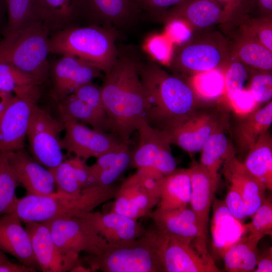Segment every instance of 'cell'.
<instances>
[{
  "label": "cell",
  "mask_w": 272,
  "mask_h": 272,
  "mask_svg": "<svg viewBox=\"0 0 272 272\" xmlns=\"http://www.w3.org/2000/svg\"><path fill=\"white\" fill-rule=\"evenodd\" d=\"M139 71V63L129 58L118 56L105 73L100 86L111 132L128 145L131 134L145 118L147 107Z\"/></svg>",
  "instance_id": "6da1fadb"
},
{
  "label": "cell",
  "mask_w": 272,
  "mask_h": 272,
  "mask_svg": "<svg viewBox=\"0 0 272 272\" xmlns=\"http://www.w3.org/2000/svg\"><path fill=\"white\" fill-rule=\"evenodd\" d=\"M147 107L145 118L154 128L168 132L194 111L197 98L188 82L155 63L140 64Z\"/></svg>",
  "instance_id": "7a4b0ae2"
},
{
  "label": "cell",
  "mask_w": 272,
  "mask_h": 272,
  "mask_svg": "<svg viewBox=\"0 0 272 272\" xmlns=\"http://www.w3.org/2000/svg\"><path fill=\"white\" fill-rule=\"evenodd\" d=\"M169 236L158 230H147L139 238L107 243L99 254H87L83 260L90 271L165 272L164 252Z\"/></svg>",
  "instance_id": "3957f363"
},
{
  "label": "cell",
  "mask_w": 272,
  "mask_h": 272,
  "mask_svg": "<svg viewBox=\"0 0 272 272\" xmlns=\"http://www.w3.org/2000/svg\"><path fill=\"white\" fill-rule=\"evenodd\" d=\"M118 188L112 184L91 185L76 195L57 191L46 195L27 194L18 198L14 212L24 223L78 217L114 198Z\"/></svg>",
  "instance_id": "277c9868"
},
{
  "label": "cell",
  "mask_w": 272,
  "mask_h": 272,
  "mask_svg": "<svg viewBox=\"0 0 272 272\" xmlns=\"http://www.w3.org/2000/svg\"><path fill=\"white\" fill-rule=\"evenodd\" d=\"M113 28L89 25L73 26L50 34V53L70 55L107 72L118 55Z\"/></svg>",
  "instance_id": "5b68a950"
},
{
  "label": "cell",
  "mask_w": 272,
  "mask_h": 272,
  "mask_svg": "<svg viewBox=\"0 0 272 272\" xmlns=\"http://www.w3.org/2000/svg\"><path fill=\"white\" fill-rule=\"evenodd\" d=\"M50 32L39 20L22 26L0 41V60L32 77L41 85L49 78Z\"/></svg>",
  "instance_id": "8992f818"
},
{
  "label": "cell",
  "mask_w": 272,
  "mask_h": 272,
  "mask_svg": "<svg viewBox=\"0 0 272 272\" xmlns=\"http://www.w3.org/2000/svg\"><path fill=\"white\" fill-rule=\"evenodd\" d=\"M230 56L229 41L211 28L194 32L187 41L178 45L169 65L192 75L213 69L224 70Z\"/></svg>",
  "instance_id": "52a82bcc"
},
{
  "label": "cell",
  "mask_w": 272,
  "mask_h": 272,
  "mask_svg": "<svg viewBox=\"0 0 272 272\" xmlns=\"http://www.w3.org/2000/svg\"><path fill=\"white\" fill-rule=\"evenodd\" d=\"M161 178L137 170L118 187L111 211L135 220L148 216L159 201Z\"/></svg>",
  "instance_id": "ba28073f"
},
{
  "label": "cell",
  "mask_w": 272,
  "mask_h": 272,
  "mask_svg": "<svg viewBox=\"0 0 272 272\" xmlns=\"http://www.w3.org/2000/svg\"><path fill=\"white\" fill-rule=\"evenodd\" d=\"M64 125L47 111L34 106L27 137L32 157L48 169L57 167L64 160L60 133Z\"/></svg>",
  "instance_id": "9c48e42d"
},
{
  "label": "cell",
  "mask_w": 272,
  "mask_h": 272,
  "mask_svg": "<svg viewBox=\"0 0 272 272\" xmlns=\"http://www.w3.org/2000/svg\"><path fill=\"white\" fill-rule=\"evenodd\" d=\"M137 130L139 143L132 152L131 165L137 169H148L163 176L175 171L176 161L167 133L151 126L145 118L141 121Z\"/></svg>",
  "instance_id": "30bf717a"
},
{
  "label": "cell",
  "mask_w": 272,
  "mask_h": 272,
  "mask_svg": "<svg viewBox=\"0 0 272 272\" xmlns=\"http://www.w3.org/2000/svg\"><path fill=\"white\" fill-rule=\"evenodd\" d=\"M47 223L54 243L65 255L79 258L82 252L98 254L107 245L106 240L80 217L60 218Z\"/></svg>",
  "instance_id": "8fae6325"
},
{
  "label": "cell",
  "mask_w": 272,
  "mask_h": 272,
  "mask_svg": "<svg viewBox=\"0 0 272 272\" xmlns=\"http://www.w3.org/2000/svg\"><path fill=\"white\" fill-rule=\"evenodd\" d=\"M64 135L61 146L68 155L74 154L85 160L113 151L123 143L114 134L91 129L76 120L60 118Z\"/></svg>",
  "instance_id": "7c38bea8"
},
{
  "label": "cell",
  "mask_w": 272,
  "mask_h": 272,
  "mask_svg": "<svg viewBox=\"0 0 272 272\" xmlns=\"http://www.w3.org/2000/svg\"><path fill=\"white\" fill-rule=\"evenodd\" d=\"M191 182L189 206L199 229L196 250L205 258L213 259L207 248L209 215L220 177L212 175L199 163L194 161L188 168Z\"/></svg>",
  "instance_id": "4fadbf2b"
},
{
  "label": "cell",
  "mask_w": 272,
  "mask_h": 272,
  "mask_svg": "<svg viewBox=\"0 0 272 272\" xmlns=\"http://www.w3.org/2000/svg\"><path fill=\"white\" fill-rule=\"evenodd\" d=\"M101 71L75 56L62 55L49 62V78L52 83L53 96L58 101L72 94L85 84L98 77Z\"/></svg>",
  "instance_id": "5bb4252c"
},
{
  "label": "cell",
  "mask_w": 272,
  "mask_h": 272,
  "mask_svg": "<svg viewBox=\"0 0 272 272\" xmlns=\"http://www.w3.org/2000/svg\"><path fill=\"white\" fill-rule=\"evenodd\" d=\"M37 102L14 95L0 115V152L25 149L34 106Z\"/></svg>",
  "instance_id": "9a60e30c"
},
{
  "label": "cell",
  "mask_w": 272,
  "mask_h": 272,
  "mask_svg": "<svg viewBox=\"0 0 272 272\" xmlns=\"http://www.w3.org/2000/svg\"><path fill=\"white\" fill-rule=\"evenodd\" d=\"M77 21L87 25L120 27L135 19L141 12L133 0H76Z\"/></svg>",
  "instance_id": "2e32d148"
},
{
  "label": "cell",
  "mask_w": 272,
  "mask_h": 272,
  "mask_svg": "<svg viewBox=\"0 0 272 272\" xmlns=\"http://www.w3.org/2000/svg\"><path fill=\"white\" fill-rule=\"evenodd\" d=\"M33 252L40 269L43 272L71 271L79 263L80 258L63 254L52 238L47 222L25 223Z\"/></svg>",
  "instance_id": "e0dca14e"
},
{
  "label": "cell",
  "mask_w": 272,
  "mask_h": 272,
  "mask_svg": "<svg viewBox=\"0 0 272 272\" xmlns=\"http://www.w3.org/2000/svg\"><path fill=\"white\" fill-rule=\"evenodd\" d=\"M6 153L19 185L27 194L46 195L56 192L51 170L35 160L25 149Z\"/></svg>",
  "instance_id": "ac0fdd59"
},
{
  "label": "cell",
  "mask_w": 272,
  "mask_h": 272,
  "mask_svg": "<svg viewBox=\"0 0 272 272\" xmlns=\"http://www.w3.org/2000/svg\"><path fill=\"white\" fill-rule=\"evenodd\" d=\"M222 123L214 113L194 111L186 119L166 132L171 144L189 153L199 152L211 135Z\"/></svg>",
  "instance_id": "d6986e66"
},
{
  "label": "cell",
  "mask_w": 272,
  "mask_h": 272,
  "mask_svg": "<svg viewBox=\"0 0 272 272\" xmlns=\"http://www.w3.org/2000/svg\"><path fill=\"white\" fill-rule=\"evenodd\" d=\"M163 260L165 272H220L214 259L204 257L192 241L168 234Z\"/></svg>",
  "instance_id": "ffe728a7"
},
{
  "label": "cell",
  "mask_w": 272,
  "mask_h": 272,
  "mask_svg": "<svg viewBox=\"0 0 272 272\" xmlns=\"http://www.w3.org/2000/svg\"><path fill=\"white\" fill-rule=\"evenodd\" d=\"M172 19L184 21L193 32L227 22L224 11L212 0H184L169 9L159 20Z\"/></svg>",
  "instance_id": "44dd1931"
},
{
  "label": "cell",
  "mask_w": 272,
  "mask_h": 272,
  "mask_svg": "<svg viewBox=\"0 0 272 272\" xmlns=\"http://www.w3.org/2000/svg\"><path fill=\"white\" fill-rule=\"evenodd\" d=\"M78 217L88 222L107 243L137 239L147 230L138 220L112 211L108 213L91 211Z\"/></svg>",
  "instance_id": "7402d4cb"
},
{
  "label": "cell",
  "mask_w": 272,
  "mask_h": 272,
  "mask_svg": "<svg viewBox=\"0 0 272 272\" xmlns=\"http://www.w3.org/2000/svg\"><path fill=\"white\" fill-rule=\"evenodd\" d=\"M15 212L0 217V250L20 263L40 270L33 252L29 234Z\"/></svg>",
  "instance_id": "603a6c76"
},
{
  "label": "cell",
  "mask_w": 272,
  "mask_h": 272,
  "mask_svg": "<svg viewBox=\"0 0 272 272\" xmlns=\"http://www.w3.org/2000/svg\"><path fill=\"white\" fill-rule=\"evenodd\" d=\"M212 205L211 255L217 259L223 258L227 250L247 232L245 224L231 214L224 199L215 197Z\"/></svg>",
  "instance_id": "cb8c5ba5"
},
{
  "label": "cell",
  "mask_w": 272,
  "mask_h": 272,
  "mask_svg": "<svg viewBox=\"0 0 272 272\" xmlns=\"http://www.w3.org/2000/svg\"><path fill=\"white\" fill-rule=\"evenodd\" d=\"M223 174L228 184L234 186L241 193L247 215L250 217L265 199L266 187L247 170L235 155L223 165Z\"/></svg>",
  "instance_id": "d4e9b609"
},
{
  "label": "cell",
  "mask_w": 272,
  "mask_h": 272,
  "mask_svg": "<svg viewBox=\"0 0 272 272\" xmlns=\"http://www.w3.org/2000/svg\"><path fill=\"white\" fill-rule=\"evenodd\" d=\"M148 216L156 228L167 234L192 241L196 249L199 229L196 217L190 207L170 210L155 208Z\"/></svg>",
  "instance_id": "484cf974"
},
{
  "label": "cell",
  "mask_w": 272,
  "mask_h": 272,
  "mask_svg": "<svg viewBox=\"0 0 272 272\" xmlns=\"http://www.w3.org/2000/svg\"><path fill=\"white\" fill-rule=\"evenodd\" d=\"M132 152L128 145L123 143L116 149L97 158L89 166L91 185L109 186L131 165Z\"/></svg>",
  "instance_id": "4316f807"
},
{
  "label": "cell",
  "mask_w": 272,
  "mask_h": 272,
  "mask_svg": "<svg viewBox=\"0 0 272 272\" xmlns=\"http://www.w3.org/2000/svg\"><path fill=\"white\" fill-rule=\"evenodd\" d=\"M160 200L156 208L174 210L189 206L191 182L188 168L176 169L159 180Z\"/></svg>",
  "instance_id": "83f0119b"
},
{
  "label": "cell",
  "mask_w": 272,
  "mask_h": 272,
  "mask_svg": "<svg viewBox=\"0 0 272 272\" xmlns=\"http://www.w3.org/2000/svg\"><path fill=\"white\" fill-rule=\"evenodd\" d=\"M35 4L37 19L50 34L77 22L76 0H35Z\"/></svg>",
  "instance_id": "f1b7e54d"
},
{
  "label": "cell",
  "mask_w": 272,
  "mask_h": 272,
  "mask_svg": "<svg viewBox=\"0 0 272 272\" xmlns=\"http://www.w3.org/2000/svg\"><path fill=\"white\" fill-rule=\"evenodd\" d=\"M262 238L247 232L225 253L223 259L228 272L254 271L259 256L258 244Z\"/></svg>",
  "instance_id": "f546056e"
},
{
  "label": "cell",
  "mask_w": 272,
  "mask_h": 272,
  "mask_svg": "<svg viewBox=\"0 0 272 272\" xmlns=\"http://www.w3.org/2000/svg\"><path fill=\"white\" fill-rule=\"evenodd\" d=\"M229 41L230 54L248 67L258 71L271 72L272 51L249 38L231 34Z\"/></svg>",
  "instance_id": "4dcf8cb0"
},
{
  "label": "cell",
  "mask_w": 272,
  "mask_h": 272,
  "mask_svg": "<svg viewBox=\"0 0 272 272\" xmlns=\"http://www.w3.org/2000/svg\"><path fill=\"white\" fill-rule=\"evenodd\" d=\"M243 165L267 190H272V138L266 131L247 152Z\"/></svg>",
  "instance_id": "1f68e13d"
},
{
  "label": "cell",
  "mask_w": 272,
  "mask_h": 272,
  "mask_svg": "<svg viewBox=\"0 0 272 272\" xmlns=\"http://www.w3.org/2000/svg\"><path fill=\"white\" fill-rule=\"evenodd\" d=\"M272 123L271 100L244 118L235 130V138L240 150L246 152L258 139L267 131Z\"/></svg>",
  "instance_id": "d6a6232c"
},
{
  "label": "cell",
  "mask_w": 272,
  "mask_h": 272,
  "mask_svg": "<svg viewBox=\"0 0 272 272\" xmlns=\"http://www.w3.org/2000/svg\"><path fill=\"white\" fill-rule=\"evenodd\" d=\"M40 85L34 78L12 64L0 60V92L14 93L38 102Z\"/></svg>",
  "instance_id": "836d02e7"
},
{
  "label": "cell",
  "mask_w": 272,
  "mask_h": 272,
  "mask_svg": "<svg viewBox=\"0 0 272 272\" xmlns=\"http://www.w3.org/2000/svg\"><path fill=\"white\" fill-rule=\"evenodd\" d=\"M222 123L211 135L200 151L199 163L215 177H220L219 171L235 152L223 129Z\"/></svg>",
  "instance_id": "e575fe53"
},
{
  "label": "cell",
  "mask_w": 272,
  "mask_h": 272,
  "mask_svg": "<svg viewBox=\"0 0 272 272\" xmlns=\"http://www.w3.org/2000/svg\"><path fill=\"white\" fill-rule=\"evenodd\" d=\"M58 109L60 118L74 119L88 124L94 129L111 133L108 117L101 114L73 94H70L60 101Z\"/></svg>",
  "instance_id": "d590c367"
},
{
  "label": "cell",
  "mask_w": 272,
  "mask_h": 272,
  "mask_svg": "<svg viewBox=\"0 0 272 272\" xmlns=\"http://www.w3.org/2000/svg\"><path fill=\"white\" fill-rule=\"evenodd\" d=\"M231 34L242 35L260 43L272 51V17L250 15L222 25Z\"/></svg>",
  "instance_id": "8d00e7d4"
},
{
  "label": "cell",
  "mask_w": 272,
  "mask_h": 272,
  "mask_svg": "<svg viewBox=\"0 0 272 272\" xmlns=\"http://www.w3.org/2000/svg\"><path fill=\"white\" fill-rule=\"evenodd\" d=\"M223 70L213 69L191 76L187 82L198 99L211 101L222 98L224 91Z\"/></svg>",
  "instance_id": "74e56055"
},
{
  "label": "cell",
  "mask_w": 272,
  "mask_h": 272,
  "mask_svg": "<svg viewBox=\"0 0 272 272\" xmlns=\"http://www.w3.org/2000/svg\"><path fill=\"white\" fill-rule=\"evenodd\" d=\"M16 177L10 166L6 153L0 154V217L14 212L18 197L19 186Z\"/></svg>",
  "instance_id": "f35d334b"
},
{
  "label": "cell",
  "mask_w": 272,
  "mask_h": 272,
  "mask_svg": "<svg viewBox=\"0 0 272 272\" xmlns=\"http://www.w3.org/2000/svg\"><path fill=\"white\" fill-rule=\"evenodd\" d=\"M248 68L243 62L231 55L230 60L223 70L224 91L220 99L228 104L243 90Z\"/></svg>",
  "instance_id": "ab89813d"
},
{
  "label": "cell",
  "mask_w": 272,
  "mask_h": 272,
  "mask_svg": "<svg viewBox=\"0 0 272 272\" xmlns=\"http://www.w3.org/2000/svg\"><path fill=\"white\" fill-rule=\"evenodd\" d=\"M6 3L8 22L3 37L31 21L38 20L35 0H6Z\"/></svg>",
  "instance_id": "60d3db41"
},
{
  "label": "cell",
  "mask_w": 272,
  "mask_h": 272,
  "mask_svg": "<svg viewBox=\"0 0 272 272\" xmlns=\"http://www.w3.org/2000/svg\"><path fill=\"white\" fill-rule=\"evenodd\" d=\"M250 222L245 224L248 233L263 238L272 235V200L271 196H266L261 205L250 217Z\"/></svg>",
  "instance_id": "b9f144b4"
},
{
  "label": "cell",
  "mask_w": 272,
  "mask_h": 272,
  "mask_svg": "<svg viewBox=\"0 0 272 272\" xmlns=\"http://www.w3.org/2000/svg\"><path fill=\"white\" fill-rule=\"evenodd\" d=\"M49 170L53 175L57 192L72 195H79L82 193L84 188L79 183L67 159H64L55 168Z\"/></svg>",
  "instance_id": "7bdbcfd3"
},
{
  "label": "cell",
  "mask_w": 272,
  "mask_h": 272,
  "mask_svg": "<svg viewBox=\"0 0 272 272\" xmlns=\"http://www.w3.org/2000/svg\"><path fill=\"white\" fill-rule=\"evenodd\" d=\"M146 48L156 60L169 65L173 52V43L166 34L150 37L146 43Z\"/></svg>",
  "instance_id": "ee69618b"
},
{
  "label": "cell",
  "mask_w": 272,
  "mask_h": 272,
  "mask_svg": "<svg viewBox=\"0 0 272 272\" xmlns=\"http://www.w3.org/2000/svg\"><path fill=\"white\" fill-rule=\"evenodd\" d=\"M212 1L219 6L225 13L226 23L234 22L250 15L255 10V0Z\"/></svg>",
  "instance_id": "f6af8a7d"
},
{
  "label": "cell",
  "mask_w": 272,
  "mask_h": 272,
  "mask_svg": "<svg viewBox=\"0 0 272 272\" xmlns=\"http://www.w3.org/2000/svg\"><path fill=\"white\" fill-rule=\"evenodd\" d=\"M248 89L258 104L271 101V72L258 71L252 76Z\"/></svg>",
  "instance_id": "bcb514c9"
},
{
  "label": "cell",
  "mask_w": 272,
  "mask_h": 272,
  "mask_svg": "<svg viewBox=\"0 0 272 272\" xmlns=\"http://www.w3.org/2000/svg\"><path fill=\"white\" fill-rule=\"evenodd\" d=\"M71 94L86 102L101 114L107 116L102 101L100 87L92 82L81 85Z\"/></svg>",
  "instance_id": "7dc6e473"
},
{
  "label": "cell",
  "mask_w": 272,
  "mask_h": 272,
  "mask_svg": "<svg viewBox=\"0 0 272 272\" xmlns=\"http://www.w3.org/2000/svg\"><path fill=\"white\" fill-rule=\"evenodd\" d=\"M228 104L237 116L244 118L255 111L259 104L249 90L244 88Z\"/></svg>",
  "instance_id": "c3c4849f"
},
{
  "label": "cell",
  "mask_w": 272,
  "mask_h": 272,
  "mask_svg": "<svg viewBox=\"0 0 272 272\" xmlns=\"http://www.w3.org/2000/svg\"><path fill=\"white\" fill-rule=\"evenodd\" d=\"M224 200L231 214L244 223L248 217L244 200L239 190L232 184H228V189Z\"/></svg>",
  "instance_id": "681fc988"
},
{
  "label": "cell",
  "mask_w": 272,
  "mask_h": 272,
  "mask_svg": "<svg viewBox=\"0 0 272 272\" xmlns=\"http://www.w3.org/2000/svg\"><path fill=\"white\" fill-rule=\"evenodd\" d=\"M141 12L159 20L170 8L184 0H133Z\"/></svg>",
  "instance_id": "f907efd6"
},
{
  "label": "cell",
  "mask_w": 272,
  "mask_h": 272,
  "mask_svg": "<svg viewBox=\"0 0 272 272\" xmlns=\"http://www.w3.org/2000/svg\"><path fill=\"white\" fill-rule=\"evenodd\" d=\"M166 35L173 44L178 45L187 41L192 36L193 32L184 21L172 19L165 22Z\"/></svg>",
  "instance_id": "816d5d0a"
},
{
  "label": "cell",
  "mask_w": 272,
  "mask_h": 272,
  "mask_svg": "<svg viewBox=\"0 0 272 272\" xmlns=\"http://www.w3.org/2000/svg\"><path fill=\"white\" fill-rule=\"evenodd\" d=\"M71 164L79 183L82 188L91 185L89 166L86 160L77 156L67 159Z\"/></svg>",
  "instance_id": "f5cc1de1"
},
{
  "label": "cell",
  "mask_w": 272,
  "mask_h": 272,
  "mask_svg": "<svg viewBox=\"0 0 272 272\" xmlns=\"http://www.w3.org/2000/svg\"><path fill=\"white\" fill-rule=\"evenodd\" d=\"M37 270L21 263H14L8 258H0V272H35Z\"/></svg>",
  "instance_id": "db71d44e"
},
{
  "label": "cell",
  "mask_w": 272,
  "mask_h": 272,
  "mask_svg": "<svg viewBox=\"0 0 272 272\" xmlns=\"http://www.w3.org/2000/svg\"><path fill=\"white\" fill-rule=\"evenodd\" d=\"M272 271V248L265 249L259 256L254 272Z\"/></svg>",
  "instance_id": "11a10c76"
},
{
  "label": "cell",
  "mask_w": 272,
  "mask_h": 272,
  "mask_svg": "<svg viewBox=\"0 0 272 272\" xmlns=\"http://www.w3.org/2000/svg\"><path fill=\"white\" fill-rule=\"evenodd\" d=\"M258 15L272 17V0H255Z\"/></svg>",
  "instance_id": "9f6ffc18"
},
{
  "label": "cell",
  "mask_w": 272,
  "mask_h": 272,
  "mask_svg": "<svg viewBox=\"0 0 272 272\" xmlns=\"http://www.w3.org/2000/svg\"><path fill=\"white\" fill-rule=\"evenodd\" d=\"M8 15L6 0H0V35H3L7 25Z\"/></svg>",
  "instance_id": "6f0895ef"
},
{
  "label": "cell",
  "mask_w": 272,
  "mask_h": 272,
  "mask_svg": "<svg viewBox=\"0 0 272 272\" xmlns=\"http://www.w3.org/2000/svg\"><path fill=\"white\" fill-rule=\"evenodd\" d=\"M14 95L0 92V115L7 107Z\"/></svg>",
  "instance_id": "680465c9"
},
{
  "label": "cell",
  "mask_w": 272,
  "mask_h": 272,
  "mask_svg": "<svg viewBox=\"0 0 272 272\" xmlns=\"http://www.w3.org/2000/svg\"><path fill=\"white\" fill-rule=\"evenodd\" d=\"M0 258H8L5 253L0 250Z\"/></svg>",
  "instance_id": "91938a15"
},
{
  "label": "cell",
  "mask_w": 272,
  "mask_h": 272,
  "mask_svg": "<svg viewBox=\"0 0 272 272\" xmlns=\"http://www.w3.org/2000/svg\"><path fill=\"white\" fill-rule=\"evenodd\" d=\"M0 154H1V152H0Z\"/></svg>",
  "instance_id": "94428289"
}]
</instances>
